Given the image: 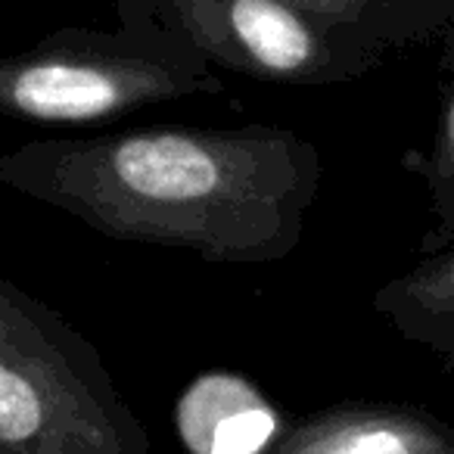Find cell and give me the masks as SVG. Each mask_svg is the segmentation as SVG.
Listing matches in <instances>:
<instances>
[{"label": "cell", "instance_id": "cell-6", "mask_svg": "<svg viewBox=\"0 0 454 454\" xmlns=\"http://www.w3.org/2000/svg\"><path fill=\"white\" fill-rule=\"evenodd\" d=\"M404 165L423 181L433 212V231L423 237L420 249L442 253L454 247V16L442 35L439 51V113L433 140L427 150L408 153Z\"/></svg>", "mask_w": 454, "mask_h": 454}, {"label": "cell", "instance_id": "cell-8", "mask_svg": "<svg viewBox=\"0 0 454 454\" xmlns=\"http://www.w3.org/2000/svg\"><path fill=\"white\" fill-rule=\"evenodd\" d=\"M423 423L395 411H348L317 433L324 454H414Z\"/></svg>", "mask_w": 454, "mask_h": 454}, {"label": "cell", "instance_id": "cell-4", "mask_svg": "<svg viewBox=\"0 0 454 454\" xmlns=\"http://www.w3.org/2000/svg\"><path fill=\"white\" fill-rule=\"evenodd\" d=\"M177 423L196 454H259L278 433V414L249 380L206 373L181 398Z\"/></svg>", "mask_w": 454, "mask_h": 454}, {"label": "cell", "instance_id": "cell-7", "mask_svg": "<svg viewBox=\"0 0 454 454\" xmlns=\"http://www.w3.org/2000/svg\"><path fill=\"white\" fill-rule=\"evenodd\" d=\"M317 7L352 16L389 44V51L442 38L454 16V0H311Z\"/></svg>", "mask_w": 454, "mask_h": 454}, {"label": "cell", "instance_id": "cell-3", "mask_svg": "<svg viewBox=\"0 0 454 454\" xmlns=\"http://www.w3.org/2000/svg\"><path fill=\"white\" fill-rule=\"evenodd\" d=\"M215 69L271 84L358 82L389 53L380 35L311 0H150Z\"/></svg>", "mask_w": 454, "mask_h": 454}, {"label": "cell", "instance_id": "cell-5", "mask_svg": "<svg viewBox=\"0 0 454 454\" xmlns=\"http://www.w3.org/2000/svg\"><path fill=\"white\" fill-rule=\"evenodd\" d=\"M373 309L408 340L454 352V247L429 253L420 265L380 286Z\"/></svg>", "mask_w": 454, "mask_h": 454}, {"label": "cell", "instance_id": "cell-9", "mask_svg": "<svg viewBox=\"0 0 454 454\" xmlns=\"http://www.w3.org/2000/svg\"><path fill=\"white\" fill-rule=\"evenodd\" d=\"M445 361H448V367L454 371V352H448V355H445Z\"/></svg>", "mask_w": 454, "mask_h": 454}, {"label": "cell", "instance_id": "cell-1", "mask_svg": "<svg viewBox=\"0 0 454 454\" xmlns=\"http://www.w3.org/2000/svg\"><path fill=\"white\" fill-rule=\"evenodd\" d=\"M0 181L113 240L271 265L296 253L324 162L290 128L175 125L32 140L0 156Z\"/></svg>", "mask_w": 454, "mask_h": 454}, {"label": "cell", "instance_id": "cell-2", "mask_svg": "<svg viewBox=\"0 0 454 454\" xmlns=\"http://www.w3.org/2000/svg\"><path fill=\"white\" fill-rule=\"evenodd\" d=\"M119 28L63 26L0 63V109L35 125H94L156 103L224 94L196 41L150 0H115Z\"/></svg>", "mask_w": 454, "mask_h": 454}]
</instances>
